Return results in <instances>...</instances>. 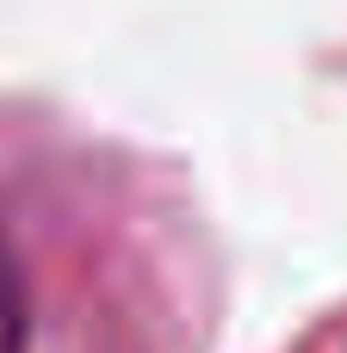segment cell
Listing matches in <instances>:
<instances>
[{
	"label": "cell",
	"instance_id": "6da1fadb",
	"mask_svg": "<svg viewBox=\"0 0 347 353\" xmlns=\"http://www.w3.org/2000/svg\"><path fill=\"white\" fill-rule=\"evenodd\" d=\"M19 329H25V304H19L12 254H6V242H0V353H19Z\"/></svg>",
	"mask_w": 347,
	"mask_h": 353
}]
</instances>
